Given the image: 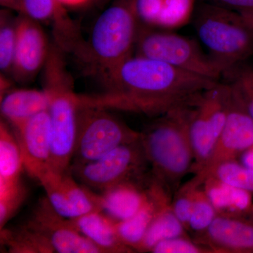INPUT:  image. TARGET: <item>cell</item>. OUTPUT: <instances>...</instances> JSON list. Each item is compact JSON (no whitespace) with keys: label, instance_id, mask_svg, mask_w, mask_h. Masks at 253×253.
<instances>
[{"label":"cell","instance_id":"cell-24","mask_svg":"<svg viewBox=\"0 0 253 253\" xmlns=\"http://www.w3.org/2000/svg\"><path fill=\"white\" fill-rule=\"evenodd\" d=\"M61 181L69 202L78 217L96 211H102L100 195L89 188L78 184L70 171L61 174Z\"/></svg>","mask_w":253,"mask_h":253},{"label":"cell","instance_id":"cell-5","mask_svg":"<svg viewBox=\"0 0 253 253\" xmlns=\"http://www.w3.org/2000/svg\"><path fill=\"white\" fill-rule=\"evenodd\" d=\"M192 24L223 73L253 56V28L237 11L201 2L193 11Z\"/></svg>","mask_w":253,"mask_h":253},{"label":"cell","instance_id":"cell-8","mask_svg":"<svg viewBox=\"0 0 253 253\" xmlns=\"http://www.w3.org/2000/svg\"><path fill=\"white\" fill-rule=\"evenodd\" d=\"M230 87L226 82L198 95L189 105V129L194 154L191 171L196 173L207 159L221 134L229 107Z\"/></svg>","mask_w":253,"mask_h":253},{"label":"cell","instance_id":"cell-19","mask_svg":"<svg viewBox=\"0 0 253 253\" xmlns=\"http://www.w3.org/2000/svg\"><path fill=\"white\" fill-rule=\"evenodd\" d=\"M49 102L44 89H15L1 98V116L16 129L36 115L48 111Z\"/></svg>","mask_w":253,"mask_h":253},{"label":"cell","instance_id":"cell-39","mask_svg":"<svg viewBox=\"0 0 253 253\" xmlns=\"http://www.w3.org/2000/svg\"><path fill=\"white\" fill-rule=\"evenodd\" d=\"M242 15L243 18H244L245 21L248 23L253 28V15L252 14H241Z\"/></svg>","mask_w":253,"mask_h":253},{"label":"cell","instance_id":"cell-31","mask_svg":"<svg viewBox=\"0 0 253 253\" xmlns=\"http://www.w3.org/2000/svg\"><path fill=\"white\" fill-rule=\"evenodd\" d=\"M27 196V190L22 182L6 189H0V229H4Z\"/></svg>","mask_w":253,"mask_h":253},{"label":"cell","instance_id":"cell-25","mask_svg":"<svg viewBox=\"0 0 253 253\" xmlns=\"http://www.w3.org/2000/svg\"><path fill=\"white\" fill-rule=\"evenodd\" d=\"M38 181L44 188L46 198L55 211L66 219L78 217L69 202L61 181V174H58L48 169L38 178Z\"/></svg>","mask_w":253,"mask_h":253},{"label":"cell","instance_id":"cell-6","mask_svg":"<svg viewBox=\"0 0 253 253\" xmlns=\"http://www.w3.org/2000/svg\"><path fill=\"white\" fill-rule=\"evenodd\" d=\"M134 51L135 56L162 61L214 81L222 77L221 68L197 42L163 28L157 29L140 22Z\"/></svg>","mask_w":253,"mask_h":253},{"label":"cell","instance_id":"cell-23","mask_svg":"<svg viewBox=\"0 0 253 253\" xmlns=\"http://www.w3.org/2000/svg\"><path fill=\"white\" fill-rule=\"evenodd\" d=\"M1 241L13 253H52V248L42 236L26 224L17 229H1Z\"/></svg>","mask_w":253,"mask_h":253},{"label":"cell","instance_id":"cell-20","mask_svg":"<svg viewBox=\"0 0 253 253\" xmlns=\"http://www.w3.org/2000/svg\"><path fill=\"white\" fill-rule=\"evenodd\" d=\"M203 186L217 214L238 215L252 204L251 192L228 185L215 176L208 178Z\"/></svg>","mask_w":253,"mask_h":253},{"label":"cell","instance_id":"cell-34","mask_svg":"<svg viewBox=\"0 0 253 253\" xmlns=\"http://www.w3.org/2000/svg\"><path fill=\"white\" fill-rule=\"evenodd\" d=\"M136 12L141 23L157 26L163 0H135Z\"/></svg>","mask_w":253,"mask_h":253},{"label":"cell","instance_id":"cell-15","mask_svg":"<svg viewBox=\"0 0 253 253\" xmlns=\"http://www.w3.org/2000/svg\"><path fill=\"white\" fill-rule=\"evenodd\" d=\"M23 4L24 14L52 24L56 45L63 51L76 52L83 44L77 26L57 0H23Z\"/></svg>","mask_w":253,"mask_h":253},{"label":"cell","instance_id":"cell-40","mask_svg":"<svg viewBox=\"0 0 253 253\" xmlns=\"http://www.w3.org/2000/svg\"><path fill=\"white\" fill-rule=\"evenodd\" d=\"M95 1H96V2L98 3V4H101L103 5L106 4V3L108 2V1H109V0H95Z\"/></svg>","mask_w":253,"mask_h":253},{"label":"cell","instance_id":"cell-33","mask_svg":"<svg viewBox=\"0 0 253 253\" xmlns=\"http://www.w3.org/2000/svg\"><path fill=\"white\" fill-rule=\"evenodd\" d=\"M195 189L179 188L172 203L173 212L182 223L186 229H189V223L194 207Z\"/></svg>","mask_w":253,"mask_h":253},{"label":"cell","instance_id":"cell-4","mask_svg":"<svg viewBox=\"0 0 253 253\" xmlns=\"http://www.w3.org/2000/svg\"><path fill=\"white\" fill-rule=\"evenodd\" d=\"M139 25L135 0H116L96 20L77 55L101 76L132 56Z\"/></svg>","mask_w":253,"mask_h":253},{"label":"cell","instance_id":"cell-17","mask_svg":"<svg viewBox=\"0 0 253 253\" xmlns=\"http://www.w3.org/2000/svg\"><path fill=\"white\" fill-rule=\"evenodd\" d=\"M146 177L145 175L123 181L101 192L102 212L116 221L126 220L134 215L148 199L151 178Z\"/></svg>","mask_w":253,"mask_h":253},{"label":"cell","instance_id":"cell-41","mask_svg":"<svg viewBox=\"0 0 253 253\" xmlns=\"http://www.w3.org/2000/svg\"><path fill=\"white\" fill-rule=\"evenodd\" d=\"M249 214H251V215L253 217V206H252V208H251V209L250 210Z\"/></svg>","mask_w":253,"mask_h":253},{"label":"cell","instance_id":"cell-32","mask_svg":"<svg viewBox=\"0 0 253 253\" xmlns=\"http://www.w3.org/2000/svg\"><path fill=\"white\" fill-rule=\"evenodd\" d=\"M154 253H214L208 247L187 239V236L165 240L151 250Z\"/></svg>","mask_w":253,"mask_h":253},{"label":"cell","instance_id":"cell-28","mask_svg":"<svg viewBox=\"0 0 253 253\" xmlns=\"http://www.w3.org/2000/svg\"><path fill=\"white\" fill-rule=\"evenodd\" d=\"M212 176L228 185L253 192V169L235 160L221 164Z\"/></svg>","mask_w":253,"mask_h":253},{"label":"cell","instance_id":"cell-2","mask_svg":"<svg viewBox=\"0 0 253 253\" xmlns=\"http://www.w3.org/2000/svg\"><path fill=\"white\" fill-rule=\"evenodd\" d=\"M189 105L160 116L141 132L152 175L171 195L191 171L194 154L189 129Z\"/></svg>","mask_w":253,"mask_h":253},{"label":"cell","instance_id":"cell-18","mask_svg":"<svg viewBox=\"0 0 253 253\" xmlns=\"http://www.w3.org/2000/svg\"><path fill=\"white\" fill-rule=\"evenodd\" d=\"M70 220L102 253H134L120 237L116 227L117 221L102 211L88 213Z\"/></svg>","mask_w":253,"mask_h":253},{"label":"cell","instance_id":"cell-16","mask_svg":"<svg viewBox=\"0 0 253 253\" xmlns=\"http://www.w3.org/2000/svg\"><path fill=\"white\" fill-rule=\"evenodd\" d=\"M170 203L171 194L151 175L148 199L144 206L132 217L116 222L118 234L123 243L136 252V247L158 213Z\"/></svg>","mask_w":253,"mask_h":253},{"label":"cell","instance_id":"cell-14","mask_svg":"<svg viewBox=\"0 0 253 253\" xmlns=\"http://www.w3.org/2000/svg\"><path fill=\"white\" fill-rule=\"evenodd\" d=\"M196 242L214 253H253V223L239 216L217 214Z\"/></svg>","mask_w":253,"mask_h":253},{"label":"cell","instance_id":"cell-10","mask_svg":"<svg viewBox=\"0 0 253 253\" xmlns=\"http://www.w3.org/2000/svg\"><path fill=\"white\" fill-rule=\"evenodd\" d=\"M228 84L230 93L224 128L203 166L181 189L201 187L208 178L213 176L221 164L234 161L240 154L253 146V119L234 88L229 83Z\"/></svg>","mask_w":253,"mask_h":253},{"label":"cell","instance_id":"cell-9","mask_svg":"<svg viewBox=\"0 0 253 253\" xmlns=\"http://www.w3.org/2000/svg\"><path fill=\"white\" fill-rule=\"evenodd\" d=\"M148 164L140 136L99 159L71 165L69 171L83 185L102 192L123 181L143 177Z\"/></svg>","mask_w":253,"mask_h":253},{"label":"cell","instance_id":"cell-3","mask_svg":"<svg viewBox=\"0 0 253 253\" xmlns=\"http://www.w3.org/2000/svg\"><path fill=\"white\" fill-rule=\"evenodd\" d=\"M63 51L50 49L45 63L44 90L49 96L51 155L49 169L58 174L68 172L76 147L78 112L83 97L75 94L63 61Z\"/></svg>","mask_w":253,"mask_h":253},{"label":"cell","instance_id":"cell-22","mask_svg":"<svg viewBox=\"0 0 253 253\" xmlns=\"http://www.w3.org/2000/svg\"><path fill=\"white\" fill-rule=\"evenodd\" d=\"M185 227L173 212L172 203L168 204L158 213L151 222L136 252H151L158 243L165 240L187 236Z\"/></svg>","mask_w":253,"mask_h":253},{"label":"cell","instance_id":"cell-37","mask_svg":"<svg viewBox=\"0 0 253 253\" xmlns=\"http://www.w3.org/2000/svg\"><path fill=\"white\" fill-rule=\"evenodd\" d=\"M57 1L64 7L65 6L77 7V6H83L86 4L88 1H92V0H57Z\"/></svg>","mask_w":253,"mask_h":253},{"label":"cell","instance_id":"cell-30","mask_svg":"<svg viewBox=\"0 0 253 253\" xmlns=\"http://www.w3.org/2000/svg\"><path fill=\"white\" fill-rule=\"evenodd\" d=\"M194 0H163L157 26L163 28L176 27L188 19Z\"/></svg>","mask_w":253,"mask_h":253},{"label":"cell","instance_id":"cell-29","mask_svg":"<svg viewBox=\"0 0 253 253\" xmlns=\"http://www.w3.org/2000/svg\"><path fill=\"white\" fill-rule=\"evenodd\" d=\"M217 212L204 189L194 191V207L189 223V229L196 234L207 229L217 217Z\"/></svg>","mask_w":253,"mask_h":253},{"label":"cell","instance_id":"cell-36","mask_svg":"<svg viewBox=\"0 0 253 253\" xmlns=\"http://www.w3.org/2000/svg\"><path fill=\"white\" fill-rule=\"evenodd\" d=\"M0 4L6 9L14 10L20 14H24L23 0H0Z\"/></svg>","mask_w":253,"mask_h":253},{"label":"cell","instance_id":"cell-27","mask_svg":"<svg viewBox=\"0 0 253 253\" xmlns=\"http://www.w3.org/2000/svg\"><path fill=\"white\" fill-rule=\"evenodd\" d=\"M17 42V18L1 11L0 18V68L4 73H11Z\"/></svg>","mask_w":253,"mask_h":253},{"label":"cell","instance_id":"cell-11","mask_svg":"<svg viewBox=\"0 0 253 253\" xmlns=\"http://www.w3.org/2000/svg\"><path fill=\"white\" fill-rule=\"evenodd\" d=\"M24 224L42 236L54 253H102L70 219L56 212L46 197L40 199Z\"/></svg>","mask_w":253,"mask_h":253},{"label":"cell","instance_id":"cell-1","mask_svg":"<svg viewBox=\"0 0 253 253\" xmlns=\"http://www.w3.org/2000/svg\"><path fill=\"white\" fill-rule=\"evenodd\" d=\"M107 91L95 103L160 117L189 104L219 81L141 56H131L101 76Z\"/></svg>","mask_w":253,"mask_h":253},{"label":"cell","instance_id":"cell-38","mask_svg":"<svg viewBox=\"0 0 253 253\" xmlns=\"http://www.w3.org/2000/svg\"><path fill=\"white\" fill-rule=\"evenodd\" d=\"M242 159L244 166L253 169V146L245 151Z\"/></svg>","mask_w":253,"mask_h":253},{"label":"cell","instance_id":"cell-21","mask_svg":"<svg viewBox=\"0 0 253 253\" xmlns=\"http://www.w3.org/2000/svg\"><path fill=\"white\" fill-rule=\"evenodd\" d=\"M23 161L19 145L14 132L6 123H0V189L21 182Z\"/></svg>","mask_w":253,"mask_h":253},{"label":"cell","instance_id":"cell-26","mask_svg":"<svg viewBox=\"0 0 253 253\" xmlns=\"http://www.w3.org/2000/svg\"><path fill=\"white\" fill-rule=\"evenodd\" d=\"M221 78L234 88L253 121V67L239 63L223 73Z\"/></svg>","mask_w":253,"mask_h":253},{"label":"cell","instance_id":"cell-12","mask_svg":"<svg viewBox=\"0 0 253 253\" xmlns=\"http://www.w3.org/2000/svg\"><path fill=\"white\" fill-rule=\"evenodd\" d=\"M17 18V42L11 73L18 82L30 81L45 65L50 47L39 22L27 15Z\"/></svg>","mask_w":253,"mask_h":253},{"label":"cell","instance_id":"cell-35","mask_svg":"<svg viewBox=\"0 0 253 253\" xmlns=\"http://www.w3.org/2000/svg\"><path fill=\"white\" fill-rule=\"evenodd\" d=\"M240 14L253 15V0H208Z\"/></svg>","mask_w":253,"mask_h":253},{"label":"cell","instance_id":"cell-13","mask_svg":"<svg viewBox=\"0 0 253 253\" xmlns=\"http://www.w3.org/2000/svg\"><path fill=\"white\" fill-rule=\"evenodd\" d=\"M28 175L38 180L49 169L51 123L49 111H43L14 129Z\"/></svg>","mask_w":253,"mask_h":253},{"label":"cell","instance_id":"cell-7","mask_svg":"<svg viewBox=\"0 0 253 253\" xmlns=\"http://www.w3.org/2000/svg\"><path fill=\"white\" fill-rule=\"evenodd\" d=\"M107 109L91 102L89 97H83L71 165L94 161L118 146L140 138L141 132L131 129Z\"/></svg>","mask_w":253,"mask_h":253}]
</instances>
